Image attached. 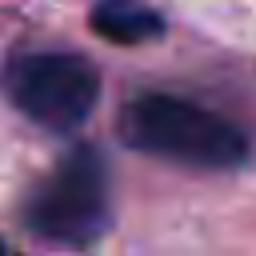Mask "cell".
Returning a JSON list of instances; mask_svg holds the SVG:
<instances>
[{"label": "cell", "instance_id": "cell-2", "mask_svg": "<svg viewBox=\"0 0 256 256\" xmlns=\"http://www.w3.org/2000/svg\"><path fill=\"white\" fill-rule=\"evenodd\" d=\"M28 228L40 240L80 248L108 224V168L96 148H72L28 196Z\"/></svg>", "mask_w": 256, "mask_h": 256}, {"label": "cell", "instance_id": "cell-5", "mask_svg": "<svg viewBox=\"0 0 256 256\" xmlns=\"http://www.w3.org/2000/svg\"><path fill=\"white\" fill-rule=\"evenodd\" d=\"M0 256H8V252H4V248H0Z\"/></svg>", "mask_w": 256, "mask_h": 256}, {"label": "cell", "instance_id": "cell-3", "mask_svg": "<svg viewBox=\"0 0 256 256\" xmlns=\"http://www.w3.org/2000/svg\"><path fill=\"white\" fill-rule=\"evenodd\" d=\"M4 92L32 124L68 132L96 108L100 76L76 52H24L4 68Z\"/></svg>", "mask_w": 256, "mask_h": 256}, {"label": "cell", "instance_id": "cell-1", "mask_svg": "<svg viewBox=\"0 0 256 256\" xmlns=\"http://www.w3.org/2000/svg\"><path fill=\"white\" fill-rule=\"evenodd\" d=\"M120 132L132 148L184 168H236L248 156V140L232 120L168 92L132 100L124 108Z\"/></svg>", "mask_w": 256, "mask_h": 256}, {"label": "cell", "instance_id": "cell-4", "mask_svg": "<svg viewBox=\"0 0 256 256\" xmlns=\"http://www.w3.org/2000/svg\"><path fill=\"white\" fill-rule=\"evenodd\" d=\"M92 28L116 44H144L160 32V16L140 0H104L92 16Z\"/></svg>", "mask_w": 256, "mask_h": 256}]
</instances>
